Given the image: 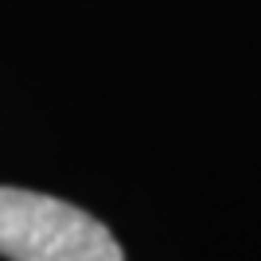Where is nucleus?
I'll return each instance as SVG.
<instances>
[{"mask_svg": "<svg viewBox=\"0 0 261 261\" xmlns=\"http://www.w3.org/2000/svg\"><path fill=\"white\" fill-rule=\"evenodd\" d=\"M0 257L8 261H125L94 215L63 199L0 187Z\"/></svg>", "mask_w": 261, "mask_h": 261, "instance_id": "obj_1", "label": "nucleus"}]
</instances>
